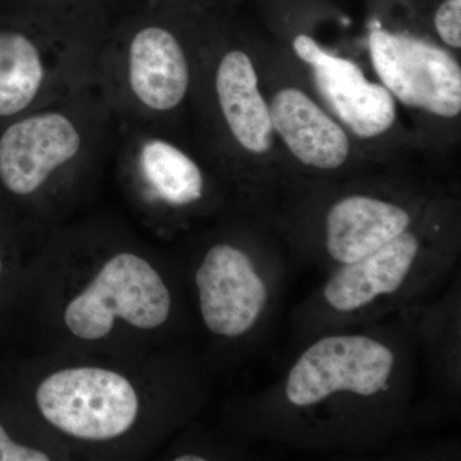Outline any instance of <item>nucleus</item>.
Returning a JSON list of instances; mask_svg holds the SVG:
<instances>
[{"label": "nucleus", "mask_w": 461, "mask_h": 461, "mask_svg": "<svg viewBox=\"0 0 461 461\" xmlns=\"http://www.w3.org/2000/svg\"><path fill=\"white\" fill-rule=\"evenodd\" d=\"M200 311L211 332L239 338L253 329L268 290L250 258L230 245H215L196 272Z\"/></svg>", "instance_id": "obj_5"}, {"label": "nucleus", "mask_w": 461, "mask_h": 461, "mask_svg": "<svg viewBox=\"0 0 461 461\" xmlns=\"http://www.w3.org/2000/svg\"><path fill=\"white\" fill-rule=\"evenodd\" d=\"M177 461H203L204 457L198 456V455H184V456L176 457Z\"/></svg>", "instance_id": "obj_17"}, {"label": "nucleus", "mask_w": 461, "mask_h": 461, "mask_svg": "<svg viewBox=\"0 0 461 461\" xmlns=\"http://www.w3.org/2000/svg\"><path fill=\"white\" fill-rule=\"evenodd\" d=\"M409 226L411 215L402 206L369 196H348L327 215V250L345 266L375 253Z\"/></svg>", "instance_id": "obj_11"}, {"label": "nucleus", "mask_w": 461, "mask_h": 461, "mask_svg": "<svg viewBox=\"0 0 461 461\" xmlns=\"http://www.w3.org/2000/svg\"><path fill=\"white\" fill-rule=\"evenodd\" d=\"M294 50L312 66L314 84L330 109L359 138L386 132L396 120L393 95L382 85L366 80L357 63L321 50L314 39L299 35Z\"/></svg>", "instance_id": "obj_6"}, {"label": "nucleus", "mask_w": 461, "mask_h": 461, "mask_svg": "<svg viewBox=\"0 0 461 461\" xmlns=\"http://www.w3.org/2000/svg\"><path fill=\"white\" fill-rule=\"evenodd\" d=\"M269 112L273 130L300 162L335 169L348 159L350 142L344 130L303 91L293 87L278 91Z\"/></svg>", "instance_id": "obj_9"}, {"label": "nucleus", "mask_w": 461, "mask_h": 461, "mask_svg": "<svg viewBox=\"0 0 461 461\" xmlns=\"http://www.w3.org/2000/svg\"><path fill=\"white\" fill-rule=\"evenodd\" d=\"M373 67L400 102L441 117L461 111V71L450 53L420 38L373 29Z\"/></svg>", "instance_id": "obj_4"}, {"label": "nucleus", "mask_w": 461, "mask_h": 461, "mask_svg": "<svg viewBox=\"0 0 461 461\" xmlns=\"http://www.w3.org/2000/svg\"><path fill=\"white\" fill-rule=\"evenodd\" d=\"M171 311L168 288L156 269L135 254L112 258L81 295L67 306L65 321L77 338H105L120 317L133 327L162 326Z\"/></svg>", "instance_id": "obj_1"}, {"label": "nucleus", "mask_w": 461, "mask_h": 461, "mask_svg": "<svg viewBox=\"0 0 461 461\" xmlns=\"http://www.w3.org/2000/svg\"><path fill=\"white\" fill-rule=\"evenodd\" d=\"M44 77V63L36 45L23 33L0 32V117L29 107Z\"/></svg>", "instance_id": "obj_13"}, {"label": "nucleus", "mask_w": 461, "mask_h": 461, "mask_svg": "<svg viewBox=\"0 0 461 461\" xmlns=\"http://www.w3.org/2000/svg\"><path fill=\"white\" fill-rule=\"evenodd\" d=\"M130 87L141 104L165 112L177 107L189 87V66L180 42L169 30L142 27L129 50Z\"/></svg>", "instance_id": "obj_8"}, {"label": "nucleus", "mask_w": 461, "mask_h": 461, "mask_svg": "<svg viewBox=\"0 0 461 461\" xmlns=\"http://www.w3.org/2000/svg\"><path fill=\"white\" fill-rule=\"evenodd\" d=\"M45 2H60V0H45Z\"/></svg>", "instance_id": "obj_18"}, {"label": "nucleus", "mask_w": 461, "mask_h": 461, "mask_svg": "<svg viewBox=\"0 0 461 461\" xmlns=\"http://www.w3.org/2000/svg\"><path fill=\"white\" fill-rule=\"evenodd\" d=\"M0 271H2V263H0Z\"/></svg>", "instance_id": "obj_19"}, {"label": "nucleus", "mask_w": 461, "mask_h": 461, "mask_svg": "<svg viewBox=\"0 0 461 461\" xmlns=\"http://www.w3.org/2000/svg\"><path fill=\"white\" fill-rule=\"evenodd\" d=\"M435 26L442 41L460 50L461 0H444L437 8Z\"/></svg>", "instance_id": "obj_15"}, {"label": "nucleus", "mask_w": 461, "mask_h": 461, "mask_svg": "<svg viewBox=\"0 0 461 461\" xmlns=\"http://www.w3.org/2000/svg\"><path fill=\"white\" fill-rule=\"evenodd\" d=\"M36 402L58 429L91 441L123 435L139 412L132 384L118 373L100 368L54 373L39 386Z\"/></svg>", "instance_id": "obj_2"}, {"label": "nucleus", "mask_w": 461, "mask_h": 461, "mask_svg": "<svg viewBox=\"0 0 461 461\" xmlns=\"http://www.w3.org/2000/svg\"><path fill=\"white\" fill-rule=\"evenodd\" d=\"M420 253V242L403 232L375 253L345 264L327 282L323 295L338 312L359 311L378 297L399 290Z\"/></svg>", "instance_id": "obj_10"}, {"label": "nucleus", "mask_w": 461, "mask_h": 461, "mask_svg": "<svg viewBox=\"0 0 461 461\" xmlns=\"http://www.w3.org/2000/svg\"><path fill=\"white\" fill-rule=\"evenodd\" d=\"M218 100L230 132L249 151L262 154L271 149V112L264 102L258 76L244 51L227 53L218 67L215 78Z\"/></svg>", "instance_id": "obj_12"}, {"label": "nucleus", "mask_w": 461, "mask_h": 461, "mask_svg": "<svg viewBox=\"0 0 461 461\" xmlns=\"http://www.w3.org/2000/svg\"><path fill=\"white\" fill-rule=\"evenodd\" d=\"M50 456L41 451L14 444L0 426V461H48Z\"/></svg>", "instance_id": "obj_16"}, {"label": "nucleus", "mask_w": 461, "mask_h": 461, "mask_svg": "<svg viewBox=\"0 0 461 461\" xmlns=\"http://www.w3.org/2000/svg\"><path fill=\"white\" fill-rule=\"evenodd\" d=\"M140 168L158 198L186 205L202 198V171L189 156L169 142L153 139L142 145Z\"/></svg>", "instance_id": "obj_14"}, {"label": "nucleus", "mask_w": 461, "mask_h": 461, "mask_svg": "<svg viewBox=\"0 0 461 461\" xmlns=\"http://www.w3.org/2000/svg\"><path fill=\"white\" fill-rule=\"evenodd\" d=\"M395 366L393 350L362 335L330 336L306 348L291 368L286 396L293 405L311 406L333 393L373 396L386 390Z\"/></svg>", "instance_id": "obj_3"}, {"label": "nucleus", "mask_w": 461, "mask_h": 461, "mask_svg": "<svg viewBox=\"0 0 461 461\" xmlns=\"http://www.w3.org/2000/svg\"><path fill=\"white\" fill-rule=\"evenodd\" d=\"M80 148V133L66 115L41 113L18 121L0 138V180L12 193L29 195Z\"/></svg>", "instance_id": "obj_7"}]
</instances>
